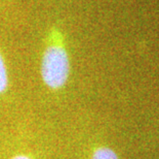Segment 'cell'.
<instances>
[{"label": "cell", "instance_id": "cell-1", "mask_svg": "<svg viewBox=\"0 0 159 159\" xmlns=\"http://www.w3.org/2000/svg\"><path fill=\"white\" fill-rule=\"evenodd\" d=\"M53 40L46 46L41 60V77L52 90H59L68 82L70 60L66 48L61 42L59 32H53Z\"/></svg>", "mask_w": 159, "mask_h": 159}, {"label": "cell", "instance_id": "cell-4", "mask_svg": "<svg viewBox=\"0 0 159 159\" xmlns=\"http://www.w3.org/2000/svg\"><path fill=\"white\" fill-rule=\"evenodd\" d=\"M11 159H33V158L28 156V155H25V154H19V155H16V156H13Z\"/></svg>", "mask_w": 159, "mask_h": 159}, {"label": "cell", "instance_id": "cell-2", "mask_svg": "<svg viewBox=\"0 0 159 159\" xmlns=\"http://www.w3.org/2000/svg\"><path fill=\"white\" fill-rule=\"evenodd\" d=\"M8 88V73L3 56L0 53V94L4 93Z\"/></svg>", "mask_w": 159, "mask_h": 159}, {"label": "cell", "instance_id": "cell-3", "mask_svg": "<svg viewBox=\"0 0 159 159\" xmlns=\"http://www.w3.org/2000/svg\"><path fill=\"white\" fill-rule=\"evenodd\" d=\"M91 159H119L117 154L112 149L107 147H100L93 152Z\"/></svg>", "mask_w": 159, "mask_h": 159}]
</instances>
